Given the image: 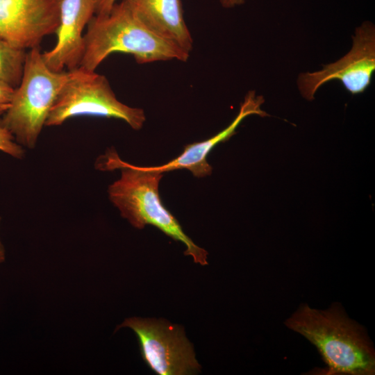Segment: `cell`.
I'll return each mask as SVG.
<instances>
[{
    "label": "cell",
    "instance_id": "1",
    "mask_svg": "<svg viewBox=\"0 0 375 375\" xmlns=\"http://www.w3.org/2000/svg\"><path fill=\"white\" fill-rule=\"evenodd\" d=\"M319 351L327 375H372L375 353L365 329L350 319L339 304L321 310L302 304L284 322Z\"/></svg>",
    "mask_w": 375,
    "mask_h": 375
},
{
    "label": "cell",
    "instance_id": "2",
    "mask_svg": "<svg viewBox=\"0 0 375 375\" xmlns=\"http://www.w3.org/2000/svg\"><path fill=\"white\" fill-rule=\"evenodd\" d=\"M101 170L121 169V176L108 186L110 201L122 217L135 228L151 224L186 247L184 254L195 263L208 265V252L197 246L183 231L174 216L163 206L158 187L162 174L149 167L131 165L121 160L114 150H109L97 161Z\"/></svg>",
    "mask_w": 375,
    "mask_h": 375
},
{
    "label": "cell",
    "instance_id": "3",
    "mask_svg": "<svg viewBox=\"0 0 375 375\" xmlns=\"http://www.w3.org/2000/svg\"><path fill=\"white\" fill-rule=\"evenodd\" d=\"M113 53L131 54L139 64L170 60L185 62L190 56L151 31L127 0L117 1L106 15L91 18L84 34V52L79 67L95 71Z\"/></svg>",
    "mask_w": 375,
    "mask_h": 375
},
{
    "label": "cell",
    "instance_id": "4",
    "mask_svg": "<svg viewBox=\"0 0 375 375\" xmlns=\"http://www.w3.org/2000/svg\"><path fill=\"white\" fill-rule=\"evenodd\" d=\"M69 76V70L55 72L45 64L40 47L26 52L21 81L0 125L24 148L35 147L49 112Z\"/></svg>",
    "mask_w": 375,
    "mask_h": 375
},
{
    "label": "cell",
    "instance_id": "5",
    "mask_svg": "<svg viewBox=\"0 0 375 375\" xmlns=\"http://www.w3.org/2000/svg\"><path fill=\"white\" fill-rule=\"evenodd\" d=\"M77 116H96L124 121L133 129H140L146 120L143 109L119 101L108 80L95 71L81 67L69 70L47 119L45 126L62 124Z\"/></svg>",
    "mask_w": 375,
    "mask_h": 375
},
{
    "label": "cell",
    "instance_id": "6",
    "mask_svg": "<svg viewBox=\"0 0 375 375\" xmlns=\"http://www.w3.org/2000/svg\"><path fill=\"white\" fill-rule=\"evenodd\" d=\"M129 328L136 335L141 355L147 366L159 375L199 373L193 345L184 328L164 319L128 317L116 328Z\"/></svg>",
    "mask_w": 375,
    "mask_h": 375
},
{
    "label": "cell",
    "instance_id": "7",
    "mask_svg": "<svg viewBox=\"0 0 375 375\" xmlns=\"http://www.w3.org/2000/svg\"><path fill=\"white\" fill-rule=\"evenodd\" d=\"M351 50L335 62L314 72L301 74L297 80L300 93L311 101L324 83L336 79L352 94L362 93L369 85L375 70V28L364 22L355 31Z\"/></svg>",
    "mask_w": 375,
    "mask_h": 375
},
{
    "label": "cell",
    "instance_id": "8",
    "mask_svg": "<svg viewBox=\"0 0 375 375\" xmlns=\"http://www.w3.org/2000/svg\"><path fill=\"white\" fill-rule=\"evenodd\" d=\"M61 0H0V40L26 50L56 33Z\"/></svg>",
    "mask_w": 375,
    "mask_h": 375
},
{
    "label": "cell",
    "instance_id": "9",
    "mask_svg": "<svg viewBox=\"0 0 375 375\" xmlns=\"http://www.w3.org/2000/svg\"><path fill=\"white\" fill-rule=\"evenodd\" d=\"M96 0H61L57 40L42 53L47 67L55 72L79 67L84 52L83 31L95 15Z\"/></svg>",
    "mask_w": 375,
    "mask_h": 375
},
{
    "label": "cell",
    "instance_id": "10",
    "mask_svg": "<svg viewBox=\"0 0 375 375\" xmlns=\"http://www.w3.org/2000/svg\"><path fill=\"white\" fill-rule=\"evenodd\" d=\"M264 101L262 96H257L255 91H249L241 104L238 115L226 128L209 139L187 144L178 156L168 162L160 166L149 167L162 174L185 169L195 177L202 178L210 175L212 167L207 162V156L217 144L228 140L234 135L236 128L247 116L251 115L267 116V114L260 108Z\"/></svg>",
    "mask_w": 375,
    "mask_h": 375
},
{
    "label": "cell",
    "instance_id": "11",
    "mask_svg": "<svg viewBox=\"0 0 375 375\" xmlns=\"http://www.w3.org/2000/svg\"><path fill=\"white\" fill-rule=\"evenodd\" d=\"M155 34L190 53L193 40L185 24L181 0H127Z\"/></svg>",
    "mask_w": 375,
    "mask_h": 375
},
{
    "label": "cell",
    "instance_id": "12",
    "mask_svg": "<svg viewBox=\"0 0 375 375\" xmlns=\"http://www.w3.org/2000/svg\"><path fill=\"white\" fill-rule=\"evenodd\" d=\"M26 51L0 40V81L15 88L23 73Z\"/></svg>",
    "mask_w": 375,
    "mask_h": 375
},
{
    "label": "cell",
    "instance_id": "13",
    "mask_svg": "<svg viewBox=\"0 0 375 375\" xmlns=\"http://www.w3.org/2000/svg\"><path fill=\"white\" fill-rule=\"evenodd\" d=\"M10 104V103H9ZM9 104L0 106V117L5 112ZM0 151L11 157L21 160L25 156L24 148L18 144L12 133L0 125Z\"/></svg>",
    "mask_w": 375,
    "mask_h": 375
},
{
    "label": "cell",
    "instance_id": "14",
    "mask_svg": "<svg viewBox=\"0 0 375 375\" xmlns=\"http://www.w3.org/2000/svg\"><path fill=\"white\" fill-rule=\"evenodd\" d=\"M14 89L6 83L0 81V106L10 103Z\"/></svg>",
    "mask_w": 375,
    "mask_h": 375
},
{
    "label": "cell",
    "instance_id": "15",
    "mask_svg": "<svg viewBox=\"0 0 375 375\" xmlns=\"http://www.w3.org/2000/svg\"><path fill=\"white\" fill-rule=\"evenodd\" d=\"M117 0H96L95 15H103L109 12Z\"/></svg>",
    "mask_w": 375,
    "mask_h": 375
},
{
    "label": "cell",
    "instance_id": "16",
    "mask_svg": "<svg viewBox=\"0 0 375 375\" xmlns=\"http://www.w3.org/2000/svg\"><path fill=\"white\" fill-rule=\"evenodd\" d=\"M222 5L225 8H231L235 5L242 4L244 0H220Z\"/></svg>",
    "mask_w": 375,
    "mask_h": 375
},
{
    "label": "cell",
    "instance_id": "17",
    "mask_svg": "<svg viewBox=\"0 0 375 375\" xmlns=\"http://www.w3.org/2000/svg\"><path fill=\"white\" fill-rule=\"evenodd\" d=\"M1 218L0 217V225H1ZM6 260V249L4 245L2 242L1 235H0V265L3 263Z\"/></svg>",
    "mask_w": 375,
    "mask_h": 375
}]
</instances>
